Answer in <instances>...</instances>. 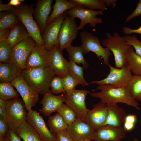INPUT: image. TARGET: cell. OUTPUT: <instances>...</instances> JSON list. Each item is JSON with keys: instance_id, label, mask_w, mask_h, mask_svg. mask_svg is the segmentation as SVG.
I'll return each mask as SVG.
<instances>
[{"instance_id": "cell-5", "label": "cell", "mask_w": 141, "mask_h": 141, "mask_svg": "<svg viewBox=\"0 0 141 141\" xmlns=\"http://www.w3.org/2000/svg\"><path fill=\"white\" fill-rule=\"evenodd\" d=\"M6 101V122L9 129L15 132L23 123L26 121L28 112L23 101L19 98Z\"/></svg>"}, {"instance_id": "cell-44", "label": "cell", "mask_w": 141, "mask_h": 141, "mask_svg": "<svg viewBox=\"0 0 141 141\" xmlns=\"http://www.w3.org/2000/svg\"><path fill=\"white\" fill-rule=\"evenodd\" d=\"M122 32L125 35H131L136 33L141 35V26L137 29H132L126 26H124L122 30Z\"/></svg>"}, {"instance_id": "cell-21", "label": "cell", "mask_w": 141, "mask_h": 141, "mask_svg": "<svg viewBox=\"0 0 141 141\" xmlns=\"http://www.w3.org/2000/svg\"><path fill=\"white\" fill-rule=\"evenodd\" d=\"M52 0H38L35 4L33 14L41 32L43 33L52 9Z\"/></svg>"}, {"instance_id": "cell-8", "label": "cell", "mask_w": 141, "mask_h": 141, "mask_svg": "<svg viewBox=\"0 0 141 141\" xmlns=\"http://www.w3.org/2000/svg\"><path fill=\"white\" fill-rule=\"evenodd\" d=\"M110 72L105 78L98 81H93L89 85L95 84L99 85L107 84L114 87L127 86L132 79L133 75L126 66L121 69L113 67L109 64Z\"/></svg>"}, {"instance_id": "cell-17", "label": "cell", "mask_w": 141, "mask_h": 141, "mask_svg": "<svg viewBox=\"0 0 141 141\" xmlns=\"http://www.w3.org/2000/svg\"><path fill=\"white\" fill-rule=\"evenodd\" d=\"M127 131L122 127L104 125L96 130L95 141H120L125 138Z\"/></svg>"}, {"instance_id": "cell-54", "label": "cell", "mask_w": 141, "mask_h": 141, "mask_svg": "<svg viewBox=\"0 0 141 141\" xmlns=\"http://www.w3.org/2000/svg\"><path fill=\"white\" fill-rule=\"evenodd\" d=\"M133 141H140L139 140L137 139V138H135L134 140Z\"/></svg>"}, {"instance_id": "cell-20", "label": "cell", "mask_w": 141, "mask_h": 141, "mask_svg": "<svg viewBox=\"0 0 141 141\" xmlns=\"http://www.w3.org/2000/svg\"><path fill=\"white\" fill-rule=\"evenodd\" d=\"M43 96L39 102L42 105V107L38 109V110L45 116H49L53 113L57 112L58 109L65 102L63 93L55 95L50 91Z\"/></svg>"}, {"instance_id": "cell-22", "label": "cell", "mask_w": 141, "mask_h": 141, "mask_svg": "<svg viewBox=\"0 0 141 141\" xmlns=\"http://www.w3.org/2000/svg\"><path fill=\"white\" fill-rule=\"evenodd\" d=\"M108 115L104 125L121 127L124 122L126 114L124 110L117 104L107 105Z\"/></svg>"}, {"instance_id": "cell-28", "label": "cell", "mask_w": 141, "mask_h": 141, "mask_svg": "<svg viewBox=\"0 0 141 141\" xmlns=\"http://www.w3.org/2000/svg\"><path fill=\"white\" fill-rule=\"evenodd\" d=\"M65 49L68 54L69 61L79 64H81L84 69L88 68L89 64L84 57L83 50L81 45L74 46L71 45Z\"/></svg>"}, {"instance_id": "cell-3", "label": "cell", "mask_w": 141, "mask_h": 141, "mask_svg": "<svg viewBox=\"0 0 141 141\" xmlns=\"http://www.w3.org/2000/svg\"><path fill=\"white\" fill-rule=\"evenodd\" d=\"M14 7L13 12L24 26L30 36L35 41L36 45L41 47H45L40 29L33 17L34 9L33 4H20Z\"/></svg>"}, {"instance_id": "cell-25", "label": "cell", "mask_w": 141, "mask_h": 141, "mask_svg": "<svg viewBox=\"0 0 141 141\" xmlns=\"http://www.w3.org/2000/svg\"><path fill=\"white\" fill-rule=\"evenodd\" d=\"M21 72L13 62L0 63V82H11Z\"/></svg>"}, {"instance_id": "cell-26", "label": "cell", "mask_w": 141, "mask_h": 141, "mask_svg": "<svg viewBox=\"0 0 141 141\" xmlns=\"http://www.w3.org/2000/svg\"><path fill=\"white\" fill-rule=\"evenodd\" d=\"M23 141H43L33 127L24 122L15 132Z\"/></svg>"}, {"instance_id": "cell-49", "label": "cell", "mask_w": 141, "mask_h": 141, "mask_svg": "<svg viewBox=\"0 0 141 141\" xmlns=\"http://www.w3.org/2000/svg\"><path fill=\"white\" fill-rule=\"evenodd\" d=\"M135 124L124 121L123 127L127 131H130L132 130L134 127Z\"/></svg>"}, {"instance_id": "cell-43", "label": "cell", "mask_w": 141, "mask_h": 141, "mask_svg": "<svg viewBox=\"0 0 141 141\" xmlns=\"http://www.w3.org/2000/svg\"><path fill=\"white\" fill-rule=\"evenodd\" d=\"M9 127L6 121L0 118V136L5 137Z\"/></svg>"}, {"instance_id": "cell-19", "label": "cell", "mask_w": 141, "mask_h": 141, "mask_svg": "<svg viewBox=\"0 0 141 141\" xmlns=\"http://www.w3.org/2000/svg\"><path fill=\"white\" fill-rule=\"evenodd\" d=\"M108 115L107 105L100 101L93 105L92 109L89 110L85 120L96 130L104 125Z\"/></svg>"}, {"instance_id": "cell-35", "label": "cell", "mask_w": 141, "mask_h": 141, "mask_svg": "<svg viewBox=\"0 0 141 141\" xmlns=\"http://www.w3.org/2000/svg\"><path fill=\"white\" fill-rule=\"evenodd\" d=\"M57 112L61 115L68 125L71 124L77 119L76 115L74 111L64 103L58 109Z\"/></svg>"}, {"instance_id": "cell-14", "label": "cell", "mask_w": 141, "mask_h": 141, "mask_svg": "<svg viewBox=\"0 0 141 141\" xmlns=\"http://www.w3.org/2000/svg\"><path fill=\"white\" fill-rule=\"evenodd\" d=\"M68 63L58 45H55L48 51V67L57 76L63 78L69 73Z\"/></svg>"}, {"instance_id": "cell-11", "label": "cell", "mask_w": 141, "mask_h": 141, "mask_svg": "<svg viewBox=\"0 0 141 141\" xmlns=\"http://www.w3.org/2000/svg\"><path fill=\"white\" fill-rule=\"evenodd\" d=\"M78 26L74 19L67 15L61 25L58 36V48L62 51L72 45L76 38Z\"/></svg>"}, {"instance_id": "cell-37", "label": "cell", "mask_w": 141, "mask_h": 141, "mask_svg": "<svg viewBox=\"0 0 141 141\" xmlns=\"http://www.w3.org/2000/svg\"><path fill=\"white\" fill-rule=\"evenodd\" d=\"M50 87L51 89L50 92L52 94L64 93L65 90L64 88L63 78L58 76L54 77L50 83Z\"/></svg>"}, {"instance_id": "cell-53", "label": "cell", "mask_w": 141, "mask_h": 141, "mask_svg": "<svg viewBox=\"0 0 141 141\" xmlns=\"http://www.w3.org/2000/svg\"><path fill=\"white\" fill-rule=\"evenodd\" d=\"M0 141H6L5 136H0Z\"/></svg>"}, {"instance_id": "cell-45", "label": "cell", "mask_w": 141, "mask_h": 141, "mask_svg": "<svg viewBox=\"0 0 141 141\" xmlns=\"http://www.w3.org/2000/svg\"><path fill=\"white\" fill-rule=\"evenodd\" d=\"M14 7L10 5L9 3L6 4H3L2 1H0V11H12L14 10Z\"/></svg>"}, {"instance_id": "cell-41", "label": "cell", "mask_w": 141, "mask_h": 141, "mask_svg": "<svg viewBox=\"0 0 141 141\" xmlns=\"http://www.w3.org/2000/svg\"><path fill=\"white\" fill-rule=\"evenodd\" d=\"M141 15V0H139L136 8L133 12L126 19L125 23L127 22L132 19Z\"/></svg>"}, {"instance_id": "cell-52", "label": "cell", "mask_w": 141, "mask_h": 141, "mask_svg": "<svg viewBox=\"0 0 141 141\" xmlns=\"http://www.w3.org/2000/svg\"><path fill=\"white\" fill-rule=\"evenodd\" d=\"M7 105V103L5 101L0 99V108L6 109Z\"/></svg>"}, {"instance_id": "cell-1", "label": "cell", "mask_w": 141, "mask_h": 141, "mask_svg": "<svg viewBox=\"0 0 141 141\" xmlns=\"http://www.w3.org/2000/svg\"><path fill=\"white\" fill-rule=\"evenodd\" d=\"M99 90L100 91L92 92L90 95L99 99L100 101L107 105L121 103L132 107L137 110L140 109L138 103L130 95L127 86L114 87L105 84L99 85L94 90Z\"/></svg>"}, {"instance_id": "cell-6", "label": "cell", "mask_w": 141, "mask_h": 141, "mask_svg": "<svg viewBox=\"0 0 141 141\" xmlns=\"http://www.w3.org/2000/svg\"><path fill=\"white\" fill-rule=\"evenodd\" d=\"M80 36L84 54L93 52L100 60L101 58L103 59L104 64L108 66L109 57L112 55L110 50L107 48L102 47L99 39L90 32L83 31L80 32Z\"/></svg>"}, {"instance_id": "cell-46", "label": "cell", "mask_w": 141, "mask_h": 141, "mask_svg": "<svg viewBox=\"0 0 141 141\" xmlns=\"http://www.w3.org/2000/svg\"><path fill=\"white\" fill-rule=\"evenodd\" d=\"M12 29L8 28L0 30V42L4 40L10 34Z\"/></svg>"}, {"instance_id": "cell-13", "label": "cell", "mask_w": 141, "mask_h": 141, "mask_svg": "<svg viewBox=\"0 0 141 141\" xmlns=\"http://www.w3.org/2000/svg\"><path fill=\"white\" fill-rule=\"evenodd\" d=\"M66 131L74 141L93 140L96 130L85 120L77 119L68 125Z\"/></svg>"}, {"instance_id": "cell-2", "label": "cell", "mask_w": 141, "mask_h": 141, "mask_svg": "<svg viewBox=\"0 0 141 141\" xmlns=\"http://www.w3.org/2000/svg\"><path fill=\"white\" fill-rule=\"evenodd\" d=\"M21 75L27 83L39 94L44 95L50 91L51 82L55 74L49 67L25 69Z\"/></svg>"}, {"instance_id": "cell-9", "label": "cell", "mask_w": 141, "mask_h": 141, "mask_svg": "<svg viewBox=\"0 0 141 141\" xmlns=\"http://www.w3.org/2000/svg\"><path fill=\"white\" fill-rule=\"evenodd\" d=\"M36 45L30 36L11 48L10 58L21 72L25 69V64L31 51Z\"/></svg>"}, {"instance_id": "cell-40", "label": "cell", "mask_w": 141, "mask_h": 141, "mask_svg": "<svg viewBox=\"0 0 141 141\" xmlns=\"http://www.w3.org/2000/svg\"><path fill=\"white\" fill-rule=\"evenodd\" d=\"M56 141H74L67 132L65 130L54 134Z\"/></svg>"}, {"instance_id": "cell-24", "label": "cell", "mask_w": 141, "mask_h": 141, "mask_svg": "<svg viewBox=\"0 0 141 141\" xmlns=\"http://www.w3.org/2000/svg\"><path fill=\"white\" fill-rule=\"evenodd\" d=\"M30 35L20 21L13 28L4 41L11 48Z\"/></svg>"}, {"instance_id": "cell-29", "label": "cell", "mask_w": 141, "mask_h": 141, "mask_svg": "<svg viewBox=\"0 0 141 141\" xmlns=\"http://www.w3.org/2000/svg\"><path fill=\"white\" fill-rule=\"evenodd\" d=\"M47 124L50 131L54 134L66 130L68 126L58 113L52 116H49Z\"/></svg>"}, {"instance_id": "cell-36", "label": "cell", "mask_w": 141, "mask_h": 141, "mask_svg": "<svg viewBox=\"0 0 141 141\" xmlns=\"http://www.w3.org/2000/svg\"><path fill=\"white\" fill-rule=\"evenodd\" d=\"M11 48L4 40L0 42V63L11 62L10 58Z\"/></svg>"}, {"instance_id": "cell-27", "label": "cell", "mask_w": 141, "mask_h": 141, "mask_svg": "<svg viewBox=\"0 0 141 141\" xmlns=\"http://www.w3.org/2000/svg\"><path fill=\"white\" fill-rule=\"evenodd\" d=\"M126 64L134 75H141V56L134 51L131 46L127 51Z\"/></svg>"}, {"instance_id": "cell-34", "label": "cell", "mask_w": 141, "mask_h": 141, "mask_svg": "<svg viewBox=\"0 0 141 141\" xmlns=\"http://www.w3.org/2000/svg\"><path fill=\"white\" fill-rule=\"evenodd\" d=\"M69 73L73 78L79 81L81 84L84 86L89 85L84 79L83 74V67L78 65L74 62L69 61L68 63Z\"/></svg>"}, {"instance_id": "cell-10", "label": "cell", "mask_w": 141, "mask_h": 141, "mask_svg": "<svg viewBox=\"0 0 141 141\" xmlns=\"http://www.w3.org/2000/svg\"><path fill=\"white\" fill-rule=\"evenodd\" d=\"M66 13L74 19L78 18L80 20V24L78 26L79 30L83 29L84 26L87 24L90 26L94 27L96 25L103 22L101 18L96 16L104 14L103 11L102 10H91L77 6L67 11Z\"/></svg>"}, {"instance_id": "cell-33", "label": "cell", "mask_w": 141, "mask_h": 141, "mask_svg": "<svg viewBox=\"0 0 141 141\" xmlns=\"http://www.w3.org/2000/svg\"><path fill=\"white\" fill-rule=\"evenodd\" d=\"M78 5L88 9H99L103 11L108 9L104 0H72Z\"/></svg>"}, {"instance_id": "cell-32", "label": "cell", "mask_w": 141, "mask_h": 141, "mask_svg": "<svg viewBox=\"0 0 141 141\" xmlns=\"http://www.w3.org/2000/svg\"><path fill=\"white\" fill-rule=\"evenodd\" d=\"M127 87L133 98L141 102V75H133Z\"/></svg>"}, {"instance_id": "cell-47", "label": "cell", "mask_w": 141, "mask_h": 141, "mask_svg": "<svg viewBox=\"0 0 141 141\" xmlns=\"http://www.w3.org/2000/svg\"><path fill=\"white\" fill-rule=\"evenodd\" d=\"M136 121V117L135 115L130 114L126 115L124 121L135 124Z\"/></svg>"}, {"instance_id": "cell-50", "label": "cell", "mask_w": 141, "mask_h": 141, "mask_svg": "<svg viewBox=\"0 0 141 141\" xmlns=\"http://www.w3.org/2000/svg\"><path fill=\"white\" fill-rule=\"evenodd\" d=\"M0 118L6 121L7 113L6 109L0 108Z\"/></svg>"}, {"instance_id": "cell-12", "label": "cell", "mask_w": 141, "mask_h": 141, "mask_svg": "<svg viewBox=\"0 0 141 141\" xmlns=\"http://www.w3.org/2000/svg\"><path fill=\"white\" fill-rule=\"evenodd\" d=\"M11 82L21 96L26 109L29 112L39 101V94L27 83L21 74Z\"/></svg>"}, {"instance_id": "cell-39", "label": "cell", "mask_w": 141, "mask_h": 141, "mask_svg": "<svg viewBox=\"0 0 141 141\" xmlns=\"http://www.w3.org/2000/svg\"><path fill=\"white\" fill-rule=\"evenodd\" d=\"M63 78V86L65 92L72 90L78 84H81L78 80L73 77L69 74H67Z\"/></svg>"}, {"instance_id": "cell-38", "label": "cell", "mask_w": 141, "mask_h": 141, "mask_svg": "<svg viewBox=\"0 0 141 141\" xmlns=\"http://www.w3.org/2000/svg\"><path fill=\"white\" fill-rule=\"evenodd\" d=\"M127 43L134 48L135 52L141 56V41L135 35H125L122 36Z\"/></svg>"}, {"instance_id": "cell-16", "label": "cell", "mask_w": 141, "mask_h": 141, "mask_svg": "<svg viewBox=\"0 0 141 141\" xmlns=\"http://www.w3.org/2000/svg\"><path fill=\"white\" fill-rule=\"evenodd\" d=\"M26 121L34 128L43 141H56V137L50 131L43 117L36 110L28 112Z\"/></svg>"}, {"instance_id": "cell-15", "label": "cell", "mask_w": 141, "mask_h": 141, "mask_svg": "<svg viewBox=\"0 0 141 141\" xmlns=\"http://www.w3.org/2000/svg\"><path fill=\"white\" fill-rule=\"evenodd\" d=\"M66 11L47 25L43 32L42 38L45 47L48 51L55 45H58V36L62 24L67 15Z\"/></svg>"}, {"instance_id": "cell-51", "label": "cell", "mask_w": 141, "mask_h": 141, "mask_svg": "<svg viewBox=\"0 0 141 141\" xmlns=\"http://www.w3.org/2000/svg\"><path fill=\"white\" fill-rule=\"evenodd\" d=\"M24 1V0H10L8 3L12 6L16 7L21 4V3Z\"/></svg>"}, {"instance_id": "cell-31", "label": "cell", "mask_w": 141, "mask_h": 141, "mask_svg": "<svg viewBox=\"0 0 141 141\" xmlns=\"http://www.w3.org/2000/svg\"><path fill=\"white\" fill-rule=\"evenodd\" d=\"M19 96L11 82H0V99L7 101L19 98Z\"/></svg>"}, {"instance_id": "cell-7", "label": "cell", "mask_w": 141, "mask_h": 141, "mask_svg": "<svg viewBox=\"0 0 141 141\" xmlns=\"http://www.w3.org/2000/svg\"><path fill=\"white\" fill-rule=\"evenodd\" d=\"M90 91L86 90H78L75 88L63 93L64 102L75 113L77 119L85 120L89 110L87 108L85 99Z\"/></svg>"}, {"instance_id": "cell-18", "label": "cell", "mask_w": 141, "mask_h": 141, "mask_svg": "<svg viewBox=\"0 0 141 141\" xmlns=\"http://www.w3.org/2000/svg\"><path fill=\"white\" fill-rule=\"evenodd\" d=\"M48 50L37 45L32 50L27 59L25 69L43 68L48 67Z\"/></svg>"}, {"instance_id": "cell-4", "label": "cell", "mask_w": 141, "mask_h": 141, "mask_svg": "<svg viewBox=\"0 0 141 141\" xmlns=\"http://www.w3.org/2000/svg\"><path fill=\"white\" fill-rule=\"evenodd\" d=\"M105 36L106 38L102 40L101 43L112 52L115 68L121 69L126 66L127 51L131 46L117 32H114L113 35L108 32Z\"/></svg>"}, {"instance_id": "cell-48", "label": "cell", "mask_w": 141, "mask_h": 141, "mask_svg": "<svg viewBox=\"0 0 141 141\" xmlns=\"http://www.w3.org/2000/svg\"><path fill=\"white\" fill-rule=\"evenodd\" d=\"M118 1L117 0H104V4L107 7L111 6L112 8H115Z\"/></svg>"}, {"instance_id": "cell-30", "label": "cell", "mask_w": 141, "mask_h": 141, "mask_svg": "<svg viewBox=\"0 0 141 141\" xmlns=\"http://www.w3.org/2000/svg\"><path fill=\"white\" fill-rule=\"evenodd\" d=\"M20 22L19 18L14 12H0V30L8 28L12 29Z\"/></svg>"}, {"instance_id": "cell-42", "label": "cell", "mask_w": 141, "mask_h": 141, "mask_svg": "<svg viewBox=\"0 0 141 141\" xmlns=\"http://www.w3.org/2000/svg\"><path fill=\"white\" fill-rule=\"evenodd\" d=\"M5 137L6 141H21V138L15 132L9 129Z\"/></svg>"}, {"instance_id": "cell-55", "label": "cell", "mask_w": 141, "mask_h": 141, "mask_svg": "<svg viewBox=\"0 0 141 141\" xmlns=\"http://www.w3.org/2000/svg\"><path fill=\"white\" fill-rule=\"evenodd\" d=\"M80 141H90L88 140H81Z\"/></svg>"}, {"instance_id": "cell-23", "label": "cell", "mask_w": 141, "mask_h": 141, "mask_svg": "<svg viewBox=\"0 0 141 141\" xmlns=\"http://www.w3.org/2000/svg\"><path fill=\"white\" fill-rule=\"evenodd\" d=\"M77 6L72 0H56L52 12L48 18L47 25L67 11Z\"/></svg>"}]
</instances>
